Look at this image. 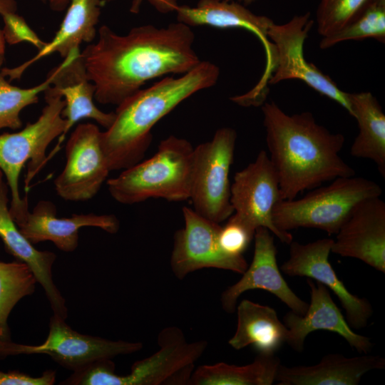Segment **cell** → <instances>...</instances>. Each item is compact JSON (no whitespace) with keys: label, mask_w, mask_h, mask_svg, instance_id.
<instances>
[{"label":"cell","mask_w":385,"mask_h":385,"mask_svg":"<svg viewBox=\"0 0 385 385\" xmlns=\"http://www.w3.org/2000/svg\"><path fill=\"white\" fill-rule=\"evenodd\" d=\"M370 38L385 43V0H367L344 27L322 37L319 47L327 49L342 41Z\"/></svg>","instance_id":"obj_28"},{"label":"cell","mask_w":385,"mask_h":385,"mask_svg":"<svg viewBox=\"0 0 385 385\" xmlns=\"http://www.w3.org/2000/svg\"><path fill=\"white\" fill-rule=\"evenodd\" d=\"M4 26L2 34L5 42L10 45L21 42H28L38 51L47 43L42 41L38 36L29 27L24 19L15 12L6 13L2 15Z\"/></svg>","instance_id":"obj_32"},{"label":"cell","mask_w":385,"mask_h":385,"mask_svg":"<svg viewBox=\"0 0 385 385\" xmlns=\"http://www.w3.org/2000/svg\"><path fill=\"white\" fill-rule=\"evenodd\" d=\"M51 8L54 11H63L70 0H48Z\"/></svg>","instance_id":"obj_36"},{"label":"cell","mask_w":385,"mask_h":385,"mask_svg":"<svg viewBox=\"0 0 385 385\" xmlns=\"http://www.w3.org/2000/svg\"><path fill=\"white\" fill-rule=\"evenodd\" d=\"M184 227L174 235L170 267L174 275L183 279L190 272L203 268H217L242 274L248 267L244 256H232L220 246V225L192 208L182 209Z\"/></svg>","instance_id":"obj_11"},{"label":"cell","mask_w":385,"mask_h":385,"mask_svg":"<svg viewBox=\"0 0 385 385\" xmlns=\"http://www.w3.org/2000/svg\"><path fill=\"white\" fill-rule=\"evenodd\" d=\"M311 300L306 313L297 314L292 311L283 318L288 329L286 343L293 349L302 352L308 334L317 330L334 332L343 337L350 346L360 354H368L373 343L368 337L353 331L323 284L308 278Z\"/></svg>","instance_id":"obj_17"},{"label":"cell","mask_w":385,"mask_h":385,"mask_svg":"<svg viewBox=\"0 0 385 385\" xmlns=\"http://www.w3.org/2000/svg\"><path fill=\"white\" fill-rule=\"evenodd\" d=\"M51 71L43 82L29 88H21L11 85L0 72V130L9 128L17 130L22 127L21 111L29 105L36 103L39 93L52 83Z\"/></svg>","instance_id":"obj_29"},{"label":"cell","mask_w":385,"mask_h":385,"mask_svg":"<svg viewBox=\"0 0 385 385\" xmlns=\"http://www.w3.org/2000/svg\"><path fill=\"white\" fill-rule=\"evenodd\" d=\"M254 240L252 261L242 277L222 293L220 303L222 309L229 314L233 313L242 294L259 289L274 294L292 312L304 314L309 304L292 291L282 277L277 265V250L273 234L267 228L259 227L255 230Z\"/></svg>","instance_id":"obj_15"},{"label":"cell","mask_w":385,"mask_h":385,"mask_svg":"<svg viewBox=\"0 0 385 385\" xmlns=\"http://www.w3.org/2000/svg\"><path fill=\"white\" fill-rule=\"evenodd\" d=\"M194 40L190 26L178 21L162 28L136 26L125 35L102 26L98 41L81 53L94 98L118 106L148 81L188 72L201 61Z\"/></svg>","instance_id":"obj_1"},{"label":"cell","mask_w":385,"mask_h":385,"mask_svg":"<svg viewBox=\"0 0 385 385\" xmlns=\"http://www.w3.org/2000/svg\"><path fill=\"white\" fill-rule=\"evenodd\" d=\"M55 381V370H46L40 376H31L18 371H0V385H52Z\"/></svg>","instance_id":"obj_33"},{"label":"cell","mask_w":385,"mask_h":385,"mask_svg":"<svg viewBox=\"0 0 385 385\" xmlns=\"http://www.w3.org/2000/svg\"><path fill=\"white\" fill-rule=\"evenodd\" d=\"M178 22L189 26H206L218 29H244L255 34L267 53L265 76H270L275 66V49L268 37L274 21L257 15L245 5L232 1L199 0L195 6L179 5L175 11Z\"/></svg>","instance_id":"obj_20"},{"label":"cell","mask_w":385,"mask_h":385,"mask_svg":"<svg viewBox=\"0 0 385 385\" xmlns=\"http://www.w3.org/2000/svg\"><path fill=\"white\" fill-rule=\"evenodd\" d=\"M312 25L310 13L306 12L295 15L284 24L274 23L270 27L268 37L275 49V66L268 83L277 84L289 79L302 81L338 103L351 115L348 93L341 90L329 76L304 57V44Z\"/></svg>","instance_id":"obj_9"},{"label":"cell","mask_w":385,"mask_h":385,"mask_svg":"<svg viewBox=\"0 0 385 385\" xmlns=\"http://www.w3.org/2000/svg\"><path fill=\"white\" fill-rule=\"evenodd\" d=\"M159 350L135 361L130 374L115 373L113 361L97 364L92 371L93 385H185L188 384L195 363L207 346L204 340L187 342L182 330L176 327L163 329L158 334Z\"/></svg>","instance_id":"obj_7"},{"label":"cell","mask_w":385,"mask_h":385,"mask_svg":"<svg viewBox=\"0 0 385 385\" xmlns=\"http://www.w3.org/2000/svg\"><path fill=\"white\" fill-rule=\"evenodd\" d=\"M194 147L186 139L170 135L148 160L107 180L117 202L133 205L150 198L183 201L190 195Z\"/></svg>","instance_id":"obj_4"},{"label":"cell","mask_w":385,"mask_h":385,"mask_svg":"<svg viewBox=\"0 0 385 385\" xmlns=\"http://www.w3.org/2000/svg\"><path fill=\"white\" fill-rule=\"evenodd\" d=\"M2 177H3V173H2V171L0 170V181L2 180Z\"/></svg>","instance_id":"obj_39"},{"label":"cell","mask_w":385,"mask_h":385,"mask_svg":"<svg viewBox=\"0 0 385 385\" xmlns=\"http://www.w3.org/2000/svg\"><path fill=\"white\" fill-rule=\"evenodd\" d=\"M51 86L43 91L46 105L34 123H27L19 132L0 135V170L11 191L9 212L13 220L29 210L27 196L21 198L19 190L22 168L29 160L24 181L27 192L32 179L48 162L47 148L65 128L66 120L61 115L65 102Z\"/></svg>","instance_id":"obj_5"},{"label":"cell","mask_w":385,"mask_h":385,"mask_svg":"<svg viewBox=\"0 0 385 385\" xmlns=\"http://www.w3.org/2000/svg\"><path fill=\"white\" fill-rule=\"evenodd\" d=\"M332 243L331 238L307 244L292 240L289 244V258L281 270L288 276L307 277L323 284L338 297L349 325L352 329H362L373 314L372 307L366 298L351 293L337 277L329 262Z\"/></svg>","instance_id":"obj_14"},{"label":"cell","mask_w":385,"mask_h":385,"mask_svg":"<svg viewBox=\"0 0 385 385\" xmlns=\"http://www.w3.org/2000/svg\"><path fill=\"white\" fill-rule=\"evenodd\" d=\"M270 160L282 200L340 177L356 175L339 153L345 138L319 125L309 111L288 115L274 101L262 105Z\"/></svg>","instance_id":"obj_2"},{"label":"cell","mask_w":385,"mask_h":385,"mask_svg":"<svg viewBox=\"0 0 385 385\" xmlns=\"http://www.w3.org/2000/svg\"><path fill=\"white\" fill-rule=\"evenodd\" d=\"M331 252L358 259L385 273V202L381 197L364 199L351 208Z\"/></svg>","instance_id":"obj_16"},{"label":"cell","mask_w":385,"mask_h":385,"mask_svg":"<svg viewBox=\"0 0 385 385\" xmlns=\"http://www.w3.org/2000/svg\"><path fill=\"white\" fill-rule=\"evenodd\" d=\"M37 282L28 266L19 260L0 262V359L12 342L7 323L12 309L23 297L34 293Z\"/></svg>","instance_id":"obj_27"},{"label":"cell","mask_w":385,"mask_h":385,"mask_svg":"<svg viewBox=\"0 0 385 385\" xmlns=\"http://www.w3.org/2000/svg\"><path fill=\"white\" fill-rule=\"evenodd\" d=\"M4 61V53L0 51V68L2 66Z\"/></svg>","instance_id":"obj_38"},{"label":"cell","mask_w":385,"mask_h":385,"mask_svg":"<svg viewBox=\"0 0 385 385\" xmlns=\"http://www.w3.org/2000/svg\"><path fill=\"white\" fill-rule=\"evenodd\" d=\"M237 133L219 128L212 138L194 148L190 198L193 210L220 224L231 216L229 174L234 158Z\"/></svg>","instance_id":"obj_8"},{"label":"cell","mask_w":385,"mask_h":385,"mask_svg":"<svg viewBox=\"0 0 385 385\" xmlns=\"http://www.w3.org/2000/svg\"><path fill=\"white\" fill-rule=\"evenodd\" d=\"M51 71L53 73L51 86L65 102L61 115L66 120V125L58 143L47 157L48 161L58 153L66 134L79 120L92 119L108 129L115 115V112H103L94 104L96 88L88 78L80 50L71 53Z\"/></svg>","instance_id":"obj_19"},{"label":"cell","mask_w":385,"mask_h":385,"mask_svg":"<svg viewBox=\"0 0 385 385\" xmlns=\"http://www.w3.org/2000/svg\"><path fill=\"white\" fill-rule=\"evenodd\" d=\"M219 76L218 66L202 61L180 77L163 78L118 105L112 125L101 133L110 170L141 161L152 142L153 126L186 98L215 86Z\"/></svg>","instance_id":"obj_3"},{"label":"cell","mask_w":385,"mask_h":385,"mask_svg":"<svg viewBox=\"0 0 385 385\" xmlns=\"http://www.w3.org/2000/svg\"><path fill=\"white\" fill-rule=\"evenodd\" d=\"M382 192L374 180L356 175L337 178L301 198L279 201L273 210V223L283 232L306 227L336 235L358 202L381 197Z\"/></svg>","instance_id":"obj_6"},{"label":"cell","mask_w":385,"mask_h":385,"mask_svg":"<svg viewBox=\"0 0 385 385\" xmlns=\"http://www.w3.org/2000/svg\"><path fill=\"white\" fill-rule=\"evenodd\" d=\"M230 192L234 213L255 229L267 228L283 243L289 245L293 240L289 232L278 230L273 223V210L282 196L277 173L265 150L236 173Z\"/></svg>","instance_id":"obj_13"},{"label":"cell","mask_w":385,"mask_h":385,"mask_svg":"<svg viewBox=\"0 0 385 385\" xmlns=\"http://www.w3.org/2000/svg\"><path fill=\"white\" fill-rule=\"evenodd\" d=\"M65 320L53 314L49 320L48 334L44 342L39 345H25L12 342L6 356L46 354L61 366L75 371L96 361L130 354L143 349V344L139 342L111 341L80 334Z\"/></svg>","instance_id":"obj_10"},{"label":"cell","mask_w":385,"mask_h":385,"mask_svg":"<svg viewBox=\"0 0 385 385\" xmlns=\"http://www.w3.org/2000/svg\"><path fill=\"white\" fill-rule=\"evenodd\" d=\"M256 229L234 213L227 218V222L221 226L218 241L222 250L232 256H243L252 240Z\"/></svg>","instance_id":"obj_31"},{"label":"cell","mask_w":385,"mask_h":385,"mask_svg":"<svg viewBox=\"0 0 385 385\" xmlns=\"http://www.w3.org/2000/svg\"><path fill=\"white\" fill-rule=\"evenodd\" d=\"M70 5L59 29L53 39L38 51L37 54L23 64L13 68H4L1 73L10 80L21 78L31 64L58 53L66 58L76 50H80L81 43H91L96 36V26L99 21L102 1L101 0H70Z\"/></svg>","instance_id":"obj_23"},{"label":"cell","mask_w":385,"mask_h":385,"mask_svg":"<svg viewBox=\"0 0 385 385\" xmlns=\"http://www.w3.org/2000/svg\"><path fill=\"white\" fill-rule=\"evenodd\" d=\"M384 368L385 359L381 356L329 354L312 366L280 364L276 381L279 385H357L366 373Z\"/></svg>","instance_id":"obj_22"},{"label":"cell","mask_w":385,"mask_h":385,"mask_svg":"<svg viewBox=\"0 0 385 385\" xmlns=\"http://www.w3.org/2000/svg\"><path fill=\"white\" fill-rule=\"evenodd\" d=\"M225 1H232V0H225ZM240 4L247 6L250 5L254 2H255L257 0H237Z\"/></svg>","instance_id":"obj_37"},{"label":"cell","mask_w":385,"mask_h":385,"mask_svg":"<svg viewBox=\"0 0 385 385\" xmlns=\"http://www.w3.org/2000/svg\"><path fill=\"white\" fill-rule=\"evenodd\" d=\"M41 1H46V0H41Z\"/></svg>","instance_id":"obj_40"},{"label":"cell","mask_w":385,"mask_h":385,"mask_svg":"<svg viewBox=\"0 0 385 385\" xmlns=\"http://www.w3.org/2000/svg\"><path fill=\"white\" fill-rule=\"evenodd\" d=\"M348 98L351 116L359 127L350 153L372 160L385 178V115L382 108L370 92L348 93Z\"/></svg>","instance_id":"obj_25"},{"label":"cell","mask_w":385,"mask_h":385,"mask_svg":"<svg viewBox=\"0 0 385 385\" xmlns=\"http://www.w3.org/2000/svg\"><path fill=\"white\" fill-rule=\"evenodd\" d=\"M16 10V3L14 0H0V15L6 13L15 12ZM0 51L4 53L5 41L3 37L2 31L0 29Z\"/></svg>","instance_id":"obj_35"},{"label":"cell","mask_w":385,"mask_h":385,"mask_svg":"<svg viewBox=\"0 0 385 385\" xmlns=\"http://www.w3.org/2000/svg\"><path fill=\"white\" fill-rule=\"evenodd\" d=\"M144 0H132L130 12L138 14ZM158 11L168 14L175 11L178 6V0H147Z\"/></svg>","instance_id":"obj_34"},{"label":"cell","mask_w":385,"mask_h":385,"mask_svg":"<svg viewBox=\"0 0 385 385\" xmlns=\"http://www.w3.org/2000/svg\"><path fill=\"white\" fill-rule=\"evenodd\" d=\"M236 309L237 328L228 341L234 349L252 345L258 354H274L286 343L288 329L273 308L243 299Z\"/></svg>","instance_id":"obj_24"},{"label":"cell","mask_w":385,"mask_h":385,"mask_svg":"<svg viewBox=\"0 0 385 385\" xmlns=\"http://www.w3.org/2000/svg\"><path fill=\"white\" fill-rule=\"evenodd\" d=\"M367 0H319L316 13L317 31L332 35L351 19Z\"/></svg>","instance_id":"obj_30"},{"label":"cell","mask_w":385,"mask_h":385,"mask_svg":"<svg viewBox=\"0 0 385 385\" xmlns=\"http://www.w3.org/2000/svg\"><path fill=\"white\" fill-rule=\"evenodd\" d=\"M101 131L91 123H80L66 145V162L54 180L56 193L69 201H86L101 189L111 171L101 145Z\"/></svg>","instance_id":"obj_12"},{"label":"cell","mask_w":385,"mask_h":385,"mask_svg":"<svg viewBox=\"0 0 385 385\" xmlns=\"http://www.w3.org/2000/svg\"><path fill=\"white\" fill-rule=\"evenodd\" d=\"M8 186L0 181V238L6 250L16 260L26 264L36 281L43 288L53 314L66 319V300L55 285L51 268L56 255L49 251H39L21 232L13 220L8 206Z\"/></svg>","instance_id":"obj_21"},{"label":"cell","mask_w":385,"mask_h":385,"mask_svg":"<svg viewBox=\"0 0 385 385\" xmlns=\"http://www.w3.org/2000/svg\"><path fill=\"white\" fill-rule=\"evenodd\" d=\"M279 359L274 354H258L247 365L220 362L202 365L192 373L190 385H271L276 381Z\"/></svg>","instance_id":"obj_26"},{"label":"cell","mask_w":385,"mask_h":385,"mask_svg":"<svg viewBox=\"0 0 385 385\" xmlns=\"http://www.w3.org/2000/svg\"><path fill=\"white\" fill-rule=\"evenodd\" d=\"M13 220L33 245L51 241L67 252L77 248L81 227H96L111 234L116 233L120 227L119 220L113 215L73 214L58 218L55 205L46 200L39 201L32 212L28 210Z\"/></svg>","instance_id":"obj_18"}]
</instances>
